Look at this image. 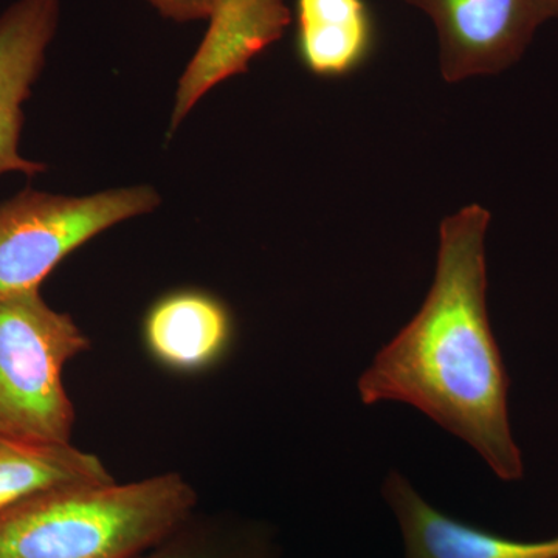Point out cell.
Returning <instances> with one entry per match:
<instances>
[{
    "mask_svg": "<svg viewBox=\"0 0 558 558\" xmlns=\"http://www.w3.org/2000/svg\"><path fill=\"white\" fill-rule=\"evenodd\" d=\"M490 213L473 204L444 220L435 281L416 317L359 380L366 405L409 403L478 451L505 481L523 476L510 429L509 379L487 314Z\"/></svg>",
    "mask_w": 558,
    "mask_h": 558,
    "instance_id": "6da1fadb",
    "label": "cell"
},
{
    "mask_svg": "<svg viewBox=\"0 0 558 558\" xmlns=\"http://www.w3.org/2000/svg\"><path fill=\"white\" fill-rule=\"evenodd\" d=\"M196 506L178 473L51 488L0 512V558H134Z\"/></svg>",
    "mask_w": 558,
    "mask_h": 558,
    "instance_id": "7a4b0ae2",
    "label": "cell"
},
{
    "mask_svg": "<svg viewBox=\"0 0 558 558\" xmlns=\"http://www.w3.org/2000/svg\"><path fill=\"white\" fill-rule=\"evenodd\" d=\"M90 348L69 314L53 310L40 289L0 299V435L72 442L75 407L65 365Z\"/></svg>",
    "mask_w": 558,
    "mask_h": 558,
    "instance_id": "3957f363",
    "label": "cell"
},
{
    "mask_svg": "<svg viewBox=\"0 0 558 558\" xmlns=\"http://www.w3.org/2000/svg\"><path fill=\"white\" fill-rule=\"evenodd\" d=\"M161 204L150 185L120 186L89 196L25 190L0 204V299L40 289L51 271L106 230Z\"/></svg>",
    "mask_w": 558,
    "mask_h": 558,
    "instance_id": "277c9868",
    "label": "cell"
},
{
    "mask_svg": "<svg viewBox=\"0 0 558 558\" xmlns=\"http://www.w3.org/2000/svg\"><path fill=\"white\" fill-rule=\"evenodd\" d=\"M438 32L440 72L458 83L495 75L521 60L543 24L534 0H402Z\"/></svg>",
    "mask_w": 558,
    "mask_h": 558,
    "instance_id": "5b68a950",
    "label": "cell"
},
{
    "mask_svg": "<svg viewBox=\"0 0 558 558\" xmlns=\"http://www.w3.org/2000/svg\"><path fill=\"white\" fill-rule=\"evenodd\" d=\"M205 21L207 32L179 78L168 137L208 92L247 72L250 62L282 38L292 11L282 0H218Z\"/></svg>",
    "mask_w": 558,
    "mask_h": 558,
    "instance_id": "8992f818",
    "label": "cell"
},
{
    "mask_svg": "<svg viewBox=\"0 0 558 558\" xmlns=\"http://www.w3.org/2000/svg\"><path fill=\"white\" fill-rule=\"evenodd\" d=\"M61 20V0H14L0 13V175L43 174L47 165L20 153L24 105Z\"/></svg>",
    "mask_w": 558,
    "mask_h": 558,
    "instance_id": "52a82bcc",
    "label": "cell"
},
{
    "mask_svg": "<svg viewBox=\"0 0 558 558\" xmlns=\"http://www.w3.org/2000/svg\"><path fill=\"white\" fill-rule=\"evenodd\" d=\"M142 340L161 368L182 376L207 373L227 357L233 344V312L208 290H170L146 311Z\"/></svg>",
    "mask_w": 558,
    "mask_h": 558,
    "instance_id": "ba28073f",
    "label": "cell"
},
{
    "mask_svg": "<svg viewBox=\"0 0 558 558\" xmlns=\"http://www.w3.org/2000/svg\"><path fill=\"white\" fill-rule=\"evenodd\" d=\"M384 495L402 529L405 558H558V537L521 542L469 526L432 508L398 472L389 473Z\"/></svg>",
    "mask_w": 558,
    "mask_h": 558,
    "instance_id": "9c48e42d",
    "label": "cell"
},
{
    "mask_svg": "<svg viewBox=\"0 0 558 558\" xmlns=\"http://www.w3.org/2000/svg\"><path fill=\"white\" fill-rule=\"evenodd\" d=\"M295 50L318 78L351 75L374 46L373 14L366 0H296Z\"/></svg>",
    "mask_w": 558,
    "mask_h": 558,
    "instance_id": "30bf717a",
    "label": "cell"
},
{
    "mask_svg": "<svg viewBox=\"0 0 558 558\" xmlns=\"http://www.w3.org/2000/svg\"><path fill=\"white\" fill-rule=\"evenodd\" d=\"M112 481L100 458L72 442L0 435V512L51 488Z\"/></svg>",
    "mask_w": 558,
    "mask_h": 558,
    "instance_id": "8fae6325",
    "label": "cell"
},
{
    "mask_svg": "<svg viewBox=\"0 0 558 558\" xmlns=\"http://www.w3.org/2000/svg\"><path fill=\"white\" fill-rule=\"evenodd\" d=\"M134 558H271L258 535L196 510Z\"/></svg>",
    "mask_w": 558,
    "mask_h": 558,
    "instance_id": "7c38bea8",
    "label": "cell"
},
{
    "mask_svg": "<svg viewBox=\"0 0 558 558\" xmlns=\"http://www.w3.org/2000/svg\"><path fill=\"white\" fill-rule=\"evenodd\" d=\"M163 20L175 24L205 21L218 0H143Z\"/></svg>",
    "mask_w": 558,
    "mask_h": 558,
    "instance_id": "4fadbf2b",
    "label": "cell"
},
{
    "mask_svg": "<svg viewBox=\"0 0 558 558\" xmlns=\"http://www.w3.org/2000/svg\"><path fill=\"white\" fill-rule=\"evenodd\" d=\"M534 2L543 24L558 20V0H534Z\"/></svg>",
    "mask_w": 558,
    "mask_h": 558,
    "instance_id": "5bb4252c",
    "label": "cell"
}]
</instances>
